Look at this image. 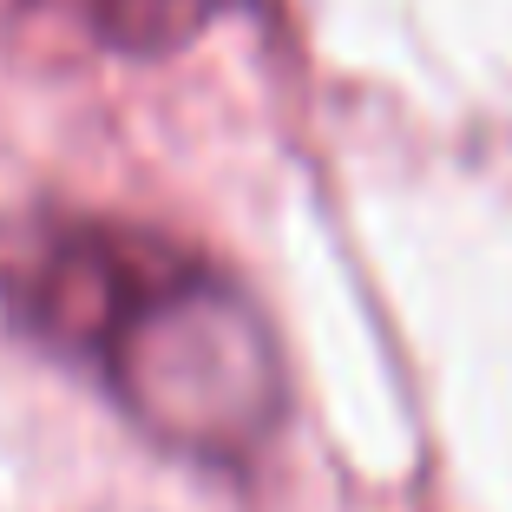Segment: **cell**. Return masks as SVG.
I'll list each match as a JSON object with an SVG mask.
<instances>
[{
	"mask_svg": "<svg viewBox=\"0 0 512 512\" xmlns=\"http://www.w3.org/2000/svg\"><path fill=\"white\" fill-rule=\"evenodd\" d=\"M0 309L158 447L243 460L283 421V355L250 289L151 224L79 204L7 211Z\"/></svg>",
	"mask_w": 512,
	"mask_h": 512,
	"instance_id": "cell-1",
	"label": "cell"
},
{
	"mask_svg": "<svg viewBox=\"0 0 512 512\" xmlns=\"http://www.w3.org/2000/svg\"><path fill=\"white\" fill-rule=\"evenodd\" d=\"M211 14L217 0H73V20H86L99 40L125 46V53H165V46L191 40Z\"/></svg>",
	"mask_w": 512,
	"mask_h": 512,
	"instance_id": "cell-2",
	"label": "cell"
},
{
	"mask_svg": "<svg viewBox=\"0 0 512 512\" xmlns=\"http://www.w3.org/2000/svg\"><path fill=\"white\" fill-rule=\"evenodd\" d=\"M27 7H66L73 14V0H0V14H27Z\"/></svg>",
	"mask_w": 512,
	"mask_h": 512,
	"instance_id": "cell-3",
	"label": "cell"
}]
</instances>
